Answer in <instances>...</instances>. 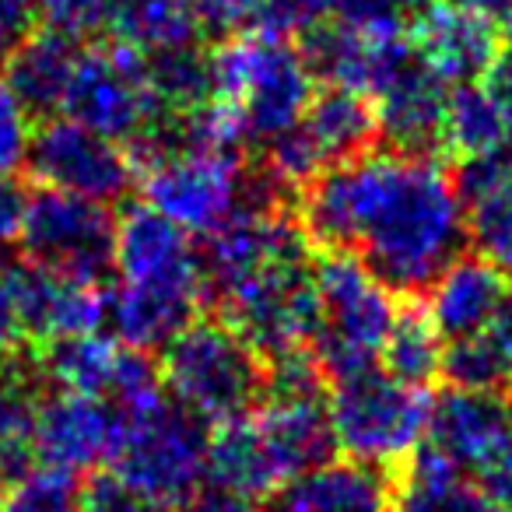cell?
Segmentation results:
<instances>
[{
	"label": "cell",
	"mask_w": 512,
	"mask_h": 512,
	"mask_svg": "<svg viewBox=\"0 0 512 512\" xmlns=\"http://www.w3.org/2000/svg\"><path fill=\"white\" fill-rule=\"evenodd\" d=\"M32 4L46 29L74 43L109 29V15H113V0H32Z\"/></svg>",
	"instance_id": "cell-36"
},
{
	"label": "cell",
	"mask_w": 512,
	"mask_h": 512,
	"mask_svg": "<svg viewBox=\"0 0 512 512\" xmlns=\"http://www.w3.org/2000/svg\"><path fill=\"white\" fill-rule=\"evenodd\" d=\"M74 60H78L74 39L53 29L25 32L4 60L0 85L29 109V116H50L64 106Z\"/></svg>",
	"instance_id": "cell-24"
},
{
	"label": "cell",
	"mask_w": 512,
	"mask_h": 512,
	"mask_svg": "<svg viewBox=\"0 0 512 512\" xmlns=\"http://www.w3.org/2000/svg\"><path fill=\"white\" fill-rule=\"evenodd\" d=\"M442 144H446L449 151H456L460 158L505 151V144H509V127H505L502 113H498V106L491 102L488 88H484L481 81L449 88Z\"/></svg>",
	"instance_id": "cell-30"
},
{
	"label": "cell",
	"mask_w": 512,
	"mask_h": 512,
	"mask_svg": "<svg viewBox=\"0 0 512 512\" xmlns=\"http://www.w3.org/2000/svg\"><path fill=\"white\" fill-rule=\"evenodd\" d=\"M4 502H8V481H0V512H4Z\"/></svg>",
	"instance_id": "cell-50"
},
{
	"label": "cell",
	"mask_w": 512,
	"mask_h": 512,
	"mask_svg": "<svg viewBox=\"0 0 512 512\" xmlns=\"http://www.w3.org/2000/svg\"><path fill=\"white\" fill-rule=\"evenodd\" d=\"M32 15H36L32 0H0V71H4V60L15 50V43L29 32Z\"/></svg>",
	"instance_id": "cell-44"
},
{
	"label": "cell",
	"mask_w": 512,
	"mask_h": 512,
	"mask_svg": "<svg viewBox=\"0 0 512 512\" xmlns=\"http://www.w3.org/2000/svg\"><path fill=\"white\" fill-rule=\"evenodd\" d=\"M81 474L36 463L8 488L4 512H81Z\"/></svg>",
	"instance_id": "cell-35"
},
{
	"label": "cell",
	"mask_w": 512,
	"mask_h": 512,
	"mask_svg": "<svg viewBox=\"0 0 512 512\" xmlns=\"http://www.w3.org/2000/svg\"><path fill=\"white\" fill-rule=\"evenodd\" d=\"M442 351H446V337L439 334L425 306H407L393 316L379 362L393 379L428 390V383L442 372Z\"/></svg>",
	"instance_id": "cell-29"
},
{
	"label": "cell",
	"mask_w": 512,
	"mask_h": 512,
	"mask_svg": "<svg viewBox=\"0 0 512 512\" xmlns=\"http://www.w3.org/2000/svg\"><path fill=\"white\" fill-rule=\"evenodd\" d=\"M309 71L316 81L334 88L372 95L376 85L411 57L407 29H365L351 22H320L316 29L302 32L299 43Z\"/></svg>",
	"instance_id": "cell-16"
},
{
	"label": "cell",
	"mask_w": 512,
	"mask_h": 512,
	"mask_svg": "<svg viewBox=\"0 0 512 512\" xmlns=\"http://www.w3.org/2000/svg\"><path fill=\"white\" fill-rule=\"evenodd\" d=\"M299 225L316 246L358 253L393 295H421L467 242L456 179L393 148L327 165L302 190Z\"/></svg>",
	"instance_id": "cell-1"
},
{
	"label": "cell",
	"mask_w": 512,
	"mask_h": 512,
	"mask_svg": "<svg viewBox=\"0 0 512 512\" xmlns=\"http://www.w3.org/2000/svg\"><path fill=\"white\" fill-rule=\"evenodd\" d=\"M123 348H127V344H120L116 337H102V334L50 341L39 348L36 372L46 376L64 393L109 400L116 372H120V362H123Z\"/></svg>",
	"instance_id": "cell-27"
},
{
	"label": "cell",
	"mask_w": 512,
	"mask_h": 512,
	"mask_svg": "<svg viewBox=\"0 0 512 512\" xmlns=\"http://www.w3.org/2000/svg\"><path fill=\"white\" fill-rule=\"evenodd\" d=\"M123 418L113 404L81 393H50L36 404L32 460L85 474L113 460Z\"/></svg>",
	"instance_id": "cell-15"
},
{
	"label": "cell",
	"mask_w": 512,
	"mask_h": 512,
	"mask_svg": "<svg viewBox=\"0 0 512 512\" xmlns=\"http://www.w3.org/2000/svg\"><path fill=\"white\" fill-rule=\"evenodd\" d=\"M509 288V278L477 253L456 256L453 264L442 267L439 278L425 288V313L432 316V323L446 341L481 334L495 323Z\"/></svg>",
	"instance_id": "cell-23"
},
{
	"label": "cell",
	"mask_w": 512,
	"mask_h": 512,
	"mask_svg": "<svg viewBox=\"0 0 512 512\" xmlns=\"http://www.w3.org/2000/svg\"><path fill=\"white\" fill-rule=\"evenodd\" d=\"M264 512H393V470L334 456L271 491Z\"/></svg>",
	"instance_id": "cell-22"
},
{
	"label": "cell",
	"mask_w": 512,
	"mask_h": 512,
	"mask_svg": "<svg viewBox=\"0 0 512 512\" xmlns=\"http://www.w3.org/2000/svg\"><path fill=\"white\" fill-rule=\"evenodd\" d=\"M207 435V421L162 397L123 418L109 463L155 512H183L207 488Z\"/></svg>",
	"instance_id": "cell-5"
},
{
	"label": "cell",
	"mask_w": 512,
	"mask_h": 512,
	"mask_svg": "<svg viewBox=\"0 0 512 512\" xmlns=\"http://www.w3.org/2000/svg\"><path fill=\"white\" fill-rule=\"evenodd\" d=\"M481 85L488 88L491 102H495L498 113H502L505 127H509V144H512V46L498 53L495 64H491L488 74L481 78Z\"/></svg>",
	"instance_id": "cell-45"
},
{
	"label": "cell",
	"mask_w": 512,
	"mask_h": 512,
	"mask_svg": "<svg viewBox=\"0 0 512 512\" xmlns=\"http://www.w3.org/2000/svg\"><path fill=\"white\" fill-rule=\"evenodd\" d=\"M369 99L376 109L379 137H386L393 151L432 155L442 144L449 85L414 53L379 81Z\"/></svg>",
	"instance_id": "cell-20"
},
{
	"label": "cell",
	"mask_w": 512,
	"mask_h": 512,
	"mask_svg": "<svg viewBox=\"0 0 512 512\" xmlns=\"http://www.w3.org/2000/svg\"><path fill=\"white\" fill-rule=\"evenodd\" d=\"M439 376H446L449 386H456V390H491V393L512 390L509 365H505L502 351H498L495 337L488 330L446 341Z\"/></svg>",
	"instance_id": "cell-33"
},
{
	"label": "cell",
	"mask_w": 512,
	"mask_h": 512,
	"mask_svg": "<svg viewBox=\"0 0 512 512\" xmlns=\"http://www.w3.org/2000/svg\"><path fill=\"white\" fill-rule=\"evenodd\" d=\"M207 488L232 491L239 498H267L281 488V477L256 428L253 411L218 421L207 435Z\"/></svg>",
	"instance_id": "cell-25"
},
{
	"label": "cell",
	"mask_w": 512,
	"mask_h": 512,
	"mask_svg": "<svg viewBox=\"0 0 512 512\" xmlns=\"http://www.w3.org/2000/svg\"><path fill=\"white\" fill-rule=\"evenodd\" d=\"M453 179L470 249L512 278V158L505 151L463 158Z\"/></svg>",
	"instance_id": "cell-21"
},
{
	"label": "cell",
	"mask_w": 512,
	"mask_h": 512,
	"mask_svg": "<svg viewBox=\"0 0 512 512\" xmlns=\"http://www.w3.org/2000/svg\"><path fill=\"white\" fill-rule=\"evenodd\" d=\"M327 169V158L316 148V141L309 137V130L292 127L285 134L271 137L264 144V165H260V176L274 186V190H306L320 172Z\"/></svg>",
	"instance_id": "cell-34"
},
{
	"label": "cell",
	"mask_w": 512,
	"mask_h": 512,
	"mask_svg": "<svg viewBox=\"0 0 512 512\" xmlns=\"http://www.w3.org/2000/svg\"><path fill=\"white\" fill-rule=\"evenodd\" d=\"M32 134L36 130L29 109L0 85V176H18V169L29 162Z\"/></svg>",
	"instance_id": "cell-37"
},
{
	"label": "cell",
	"mask_w": 512,
	"mask_h": 512,
	"mask_svg": "<svg viewBox=\"0 0 512 512\" xmlns=\"http://www.w3.org/2000/svg\"><path fill=\"white\" fill-rule=\"evenodd\" d=\"M64 116L116 144H134L148 134L162 109L148 81V57L127 46H92L74 60L64 95Z\"/></svg>",
	"instance_id": "cell-8"
},
{
	"label": "cell",
	"mask_w": 512,
	"mask_h": 512,
	"mask_svg": "<svg viewBox=\"0 0 512 512\" xmlns=\"http://www.w3.org/2000/svg\"><path fill=\"white\" fill-rule=\"evenodd\" d=\"M197 15L200 29L214 32V36H232L249 25H256L264 0H186Z\"/></svg>",
	"instance_id": "cell-41"
},
{
	"label": "cell",
	"mask_w": 512,
	"mask_h": 512,
	"mask_svg": "<svg viewBox=\"0 0 512 512\" xmlns=\"http://www.w3.org/2000/svg\"><path fill=\"white\" fill-rule=\"evenodd\" d=\"M313 281L320 292V327L309 341V355L323 379L337 383L376 369L397 316L393 292L351 249H323L313 264Z\"/></svg>",
	"instance_id": "cell-4"
},
{
	"label": "cell",
	"mask_w": 512,
	"mask_h": 512,
	"mask_svg": "<svg viewBox=\"0 0 512 512\" xmlns=\"http://www.w3.org/2000/svg\"><path fill=\"white\" fill-rule=\"evenodd\" d=\"M148 81L162 116H179L211 99V53L197 43L148 57Z\"/></svg>",
	"instance_id": "cell-32"
},
{
	"label": "cell",
	"mask_w": 512,
	"mask_h": 512,
	"mask_svg": "<svg viewBox=\"0 0 512 512\" xmlns=\"http://www.w3.org/2000/svg\"><path fill=\"white\" fill-rule=\"evenodd\" d=\"M302 127L309 130V137L330 165L365 155L379 137L376 109H372L369 95L334 85H327V92L313 95L306 116H302Z\"/></svg>",
	"instance_id": "cell-26"
},
{
	"label": "cell",
	"mask_w": 512,
	"mask_h": 512,
	"mask_svg": "<svg viewBox=\"0 0 512 512\" xmlns=\"http://www.w3.org/2000/svg\"><path fill=\"white\" fill-rule=\"evenodd\" d=\"M341 0H264V11L256 18V25H267L285 36H302V32L316 29L337 11Z\"/></svg>",
	"instance_id": "cell-39"
},
{
	"label": "cell",
	"mask_w": 512,
	"mask_h": 512,
	"mask_svg": "<svg viewBox=\"0 0 512 512\" xmlns=\"http://www.w3.org/2000/svg\"><path fill=\"white\" fill-rule=\"evenodd\" d=\"M435 0H341L344 22L365 25V29H407Z\"/></svg>",
	"instance_id": "cell-38"
},
{
	"label": "cell",
	"mask_w": 512,
	"mask_h": 512,
	"mask_svg": "<svg viewBox=\"0 0 512 512\" xmlns=\"http://www.w3.org/2000/svg\"><path fill=\"white\" fill-rule=\"evenodd\" d=\"M407 39H411L414 57L432 74H439L449 88L481 81L502 53L498 25L474 15V11L456 8L449 0L421 11L407 25Z\"/></svg>",
	"instance_id": "cell-19"
},
{
	"label": "cell",
	"mask_w": 512,
	"mask_h": 512,
	"mask_svg": "<svg viewBox=\"0 0 512 512\" xmlns=\"http://www.w3.org/2000/svg\"><path fill=\"white\" fill-rule=\"evenodd\" d=\"M25 337L39 344L99 334L109 316V292L99 281L60 274L50 267H11Z\"/></svg>",
	"instance_id": "cell-18"
},
{
	"label": "cell",
	"mask_w": 512,
	"mask_h": 512,
	"mask_svg": "<svg viewBox=\"0 0 512 512\" xmlns=\"http://www.w3.org/2000/svg\"><path fill=\"white\" fill-rule=\"evenodd\" d=\"M18 242L32 264L74 274V278L102 281V274L113 271L116 218L99 200L43 186L29 200Z\"/></svg>",
	"instance_id": "cell-10"
},
{
	"label": "cell",
	"mask_w": 512,
	"mask_h": 512,
	"mask_svg": "<svg viewBox=\"0 0 512 512\" xmlns=\"http://www.w3.org/2000/svg\"><path fill=\"white\" fill-rule=\"evenodd\" d=\"M197 256L204 299L221 302L267 264L309 260V235L281 207H239L232 218L204 235Z\"/></svg>",
	"instance_id": "cell-13"
},
{
	"label": "cell",
	"mask_w": 512,
	"mask_h": 512,
	"mask_svg": "<svg viewBox=\"0 0 512 512\" xmlns=\"http://www.w3.org/2000/svg\"><path fill=\"white\" fill-rule=\"evenodd\" d=\"M211 95L239 113L246 141L267 144L302 123L316 78L292 36L249 25L211 53Z\"/></svg>",
	"instance_id": "cell-2"
},
{
	"label": "cell",
	"mask_w": 512,
	"mask_h": 512,
	"mask_svg": "<svg viewBox=\"0 0 512 512\" xmlns=\"http://www.w3.org/2000/svg\"><path fill=\"white\" fill-rule=\"evenodd\" d=\"M498 32H502V36L509 39V46H512V11L502 18V22H498Z\"/></svg>",
	"instance_id": "cell-49"
},
{
	"label": "cell",
	"mask_w": 512,
	"mask_h": 512,
	"mask_svg": "<svg viewBox=\"0 0 512 512\" xmlns=\"http://www.w3.org/2000/svg\"><path fill=\"white\" fill-rule=\"evenodd\" d=\"M488 334L495 337L498 351H502L505 365H509V376H512V288H509V295H505L502 309H498L495 323L488 327Z\"/></svg>",
	"instance_id": "cell-47"
},
{
	"label": "cell",
	"mask_w": 512,
	"mask_h": 512,
	"mask_svg": "<svg viewBox=\"0 0 512 512\" xmlns=\"http://www.w3.org/2000/svg\"><path fill=\"white\" fill-rule=\"evenodd\" d=\"M113 267L120 274V285L172 295V299L197 302V306L204 299L200 256L190 242V232L172 225L165 214L148 204L127 207L116 218Z\"/></svg>",
	"instance_id": "cell-14"
},
{
	"label": "cell",
	"mask_w": 512,
	"mask_h": 512,
	"mask_svg": "<svg viewBox=\"0 0 512 512\" xmlns=\"http://www.w3.org/2000/svg\"><path fill=\"white\" fill-rule=\"evenodd\" d=\"M158 372L179 407L218 425L260 404L267 362L228 320H193L162 348Z\"/></svg>",
	"instance_id": "cell-3"
},
{
	"label": "cell",
	"mask_w": 512,
	"mask_h": 512,
	"mask_svg": "<svg viewBox=\"0 0 512 512\" xmlns=\"http://www.w3.org/2000/svg\"><path fill=\"white\" fill-rule=\"evenodd\" d=\"M449 4H456V8H463V11H474V15L488 18V22H495V25L512 11V0H449Z\"/></svg>",
	"instance_id": "cell-48"
},
{
	"label": "cell",
	"mask_w": 512,
	"mask_h": 512,
	"mask_svg": "<svg viewBox=\"0 0 512 512\" xmlns=\"http://www.w3.org/2000/svg\"><path fill=\"white\" fill-rule=\"evenodd\" d=\"M337 453L369 467L397 470L421 446L432 397L425 386L393 379L383 369L337 379L327 397Z\"/></svg>",
	"instance_id": "cell-6"
},
{
	"label": "cell",
	"mask_w": 512,
	"mask_h": 512,
	"mask_svg": "<svg viewBox=\"0 0 512 512\" xmlns=\"http://www.w3.org/2000/svg\"><path fill=\"white\" fill-rule=\"evenodd\" d=\"M109 32L127 50L158 57L179 46H193L204 29L186 0H113Z\"/></svg>",
	"instance_id": "cell-28"
},
{
	"label": "cell",
	"mask_w": 512,
	"mask_h": 512,
	"mask_svg": "<svg viewBox=\"0 0 512 512\" xmlns=\"http://www.w3.org/2000/svg\"><path fill=\"white\" fill-rule=\"evenodd\" d=\"M253 421L264 435V446L271 453L281 484L306 470L323 467L337 456L323 386H295V390L267 386L260 404L253 407Z\"/></svg>",
	"instance_id": "cell-17"
},
{
	"label": "cell",
	"mask_w": 512,
	"mask_h": 512,
	"mask_svg": "<svg viewBox=\"0 0 512 512\" xmlns=\"http://www.w3.org/2000/svg\"><path fill=\"white\" fill-rule=\"evenodd\" d=\"M32 179L50 190L113 204L137 183V165L123 144L57 116L32 134L29 162Z\"/></svg>",
	"instance_id": "cell-12"
},
{
	"label": "cell",
	"mask_w": 512,
	"mask_h": 512,
	"mask_svg": "<svg viewBox=\"0 0 512 512\" xmlns=\"http://www.w3.org/2000/svg\"><path fill=\"white\" fill-rule=\"evenodd\" d=\"M183 512H260L249 498H239L232 491L221 488H204Z\"/></svg>",
	"instance_id": "cell-46"
},
{
	"label": "cell",
	"mask_w": 512,
	"mask_h": 512,
	"mask_svg": "<svg viewBox=\"0 0 512 512\" xmlns=\"http://www.w3.org/2000/svg\"><path fill=\"white\" fill-rule=\"evenodd\" d=\"M25 341L22 313H18L15 285H11V271L0 267V365L18 362Z\"/></svg>",
	"instance_id": "cell-42"
},
{
	"label": "cell",
	"mask_w": 512,
	"mask_h": 512,
	"mask_svg": "<svg viewBox=\"0 0 512 512\" xmlns=\"http://www.w3.org/2000/svg\"><path fill=\"white\" fill-rule=\"evenodd\" d=\"M218 306L264 362L306 351L320 327V292L309 260L267 264L232 288Z\"/></svg>",
	"instance_id": "cell-9"
},
{
	"label": "cell",
	"mask_w": 512,
	"mask_h": 512,
	"mask_svg": "<svg viewBox=\"0 0 512 512\" xmlns=\"http://www.w3.org/2000/svg\"><path fill=\"white\" fill-rule=\"evenodd\" d=\"M144 204L190 235H207L249 207V176L235 151L172 148L137 169Z\"/></svg>",
	"instance_id": "cell-7"
},
{
	"label": "cell",
	"mask_w": 512,
	"mask_h": 512,
	"mask_svg": "<svg viewBox=\"0 0 512 512\" xmlns=\"http://www.w3.org/2000/svg\"><path fill=\"white\" fill-rule=\"evenodd\" d=\"M0 253H4V249H0ZM0 267H4V264H0Z\"/></svg>",
	"instance_id": "cell-51"
},
{
	"label": "cell",
	"mask_w": 512,
	"mask_h": 512,
	"mask_svg": "<svg viewBox=\"0 0 512 512\" xmlns=\"http://www.w3.org/2000/svg\"><path fill=\"white\" fill-rule=\"evenodd\" d=\"M32 193L18 176H0V249L22 239Z\"/></svg>",
	"instance_id": "cell-43"
},
{
	"label": "cell",
	"mask_w": 512,
	"mask_h": 512,
	"mask_svg": "<svg viewBox=\"0 0 512 512\" xmlns=\"http://www.w3.org/2000/svg\"><path fill=\"white\" fill-rule=\"evenodd\" d=\"M11 365H0V481H15L32 467V425L39 404L32 379Z\"/></svg>",
	"instance_id": "cell-31"
},
{
	"label": "cell",
	"mask_w": 512,
	"mask_h": 512,
	"mask_svg": "<svg viewBox=\"0 0 512 512\" xmlns=\"http://www.w3.org/2000/svg\"><path fill=\"white\" fill-rule=\"evenodd\" d=\"M421 442L477 488L512 463V397L449 386L446 393L432 397Z\"/></svg>",
	"instance_id": "cell-11"
},
{
	"label": "cell",
	"mask_w": 512,
	"mask_h": 512,
	"mask_svg": "<svg viewBox=\"0 0 512 512\" xmlns=\"http://www.w3.org/2000/svg\"><path fill=\"white\" fill-rule=\"evenodd\" d=\"M81 512H155L116 470H99L81 484Z\"/></svg>",
	"instance_id": "cell-40"
}]
</instances>
